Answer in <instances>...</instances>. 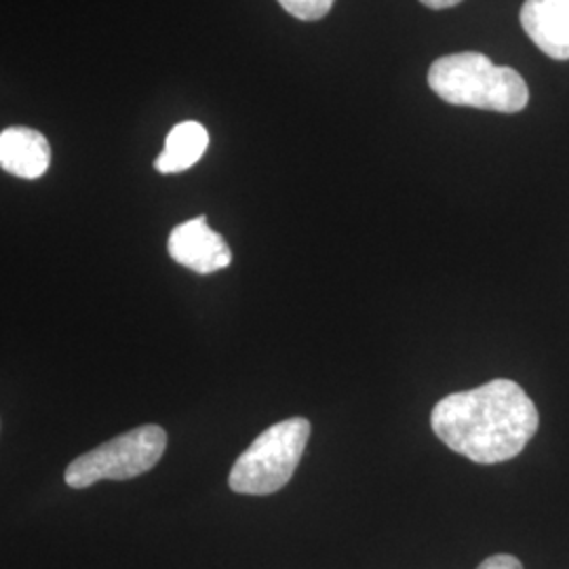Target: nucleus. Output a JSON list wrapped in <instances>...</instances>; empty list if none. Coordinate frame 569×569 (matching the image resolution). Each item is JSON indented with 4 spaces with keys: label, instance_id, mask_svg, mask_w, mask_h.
<instances>
[{
    "label": "nucleus",
    "instance_id": "nucleus-1",
    "mask_svg": "<svg viewBox=\"0 0 569 569\" xmlns=\"http://www.w3.org/2000/svg\"><path fill=\"white\" fill-rule=\"evenodd\" d=\"M430 425L451 451L477 465H500L526 449L540 416L523 388L500 378L441 399Z\"/></svg>",
    "mask_w": 569,
    "mask_h": 569
},
{
    "label": "nucleus",
    "instance_id": "nucleus-2",
    "mask_svg": "<svg viewBox=\"0 0 569 569\" xmlns=\"http://www.w3.org/2000/svg\"><path fill=\"white\" fill-rule=\"evenodd\" d=\"M428 84L451 106L515 114L529 103L528 84L517 70L496 66L488 56L475 51L435 61L428 70Z\"/></svg>",
    "mask_w": 569,
    "mask_h": 569
},
{
    "label": "nucleus",
    "instance_id": "nucleus-3",
    "mask_svg": "<svg viewBox=\"0 0 569 569\" xmlns=\"http://www.w3.org/2000/svg\"><path fill=\"white\" fill-rule=\"evenodd\" d=\"M310 437L306 418H289L266 428L230 470V489L244 496H270L284 488L305 456Z\"/></svg>",
    "mask_w": 569,
    "mask_h": 569
},
{
    "label": "nucleus",
    "instance_id": "nucleus-4",
    "mask_svg": "<svg viewBox=\"0 0 569 569\" xmlns=\"http://www.w3.org/2000/svg\"><path fill=\"white\" fill-rule=\"evenodd\" d=\"M167 449V432L157 425H143L106 441L79 456L66 468V483L72 489L91 488L98 481H127L157 467Z\"/></svg>",
    "mask_w": 569,
    "mask_h": 569
},
{
    "label": "nucleus",
    "instance_id": "nucleus-5",
    "mask_svg": "<svg viewBox=\"0 0 569 569\" xmlns=\"http://www.w3.org/2000/svg\"><path fill=\"white\" fill-rule=\"evenodd\" d=\"M167 249L173 262L199 274L224 270L232 262V251L224 237L209 228L204 216L176 226L169 234Z\"/></svg>",
    "mask_w": 569,
    "mask_h": 569
},
{
    "label": "nucleus",
    "instance_id": "nucleus-6",
    "mask_svg": "<svg viewBox=\"0 0 569 569\" xmlns=\"http://www.w3.org/2000/svg\"><path fill=\"white\" fill-rule=\"evenodd\" d=\"M521 26L542 53L569 60V0H526Z\"/></svg>",
    "mask_w": 569,
    "mask_h": 569
},
{
    "label": "nucleus",
    "instance_id": "nucleus-7",
    "mask_svg": "<svg viewBox=\"0 0 569 569\" xmlns=\"http://www.w3.org/2000/svg\"><path fill=\"white\" fill-rule=\"evenodd\" d=\"M51 164V146L41 131L9 127L0 133V167L21 180H39Z\"/></svg>",
    "mask_w": 569,
    "mask_h": 569
},
{
    "label": "nucleus",
    "instance_id": "nucleus-8",
    "mask_svg": "<svg viewBox=\"0 0 569 569\" xmlns=\"http://www.w3.org/2000/svg\"><path fill=\"white\" fill-rule=\"evenodd\" d=\"M207 146L209 133L201 122H180L169 131L163 152L157 157L154 167L159 173H182L203 159Z\"/></svg>",
    "mask_w": 569,
    "mask_h": 569
},
{
    "label": "nucleus",
    "instance_id": "nucleus-9",
    "mask_svg": "<svg viewBox=\"0 0 569 569\" xmlns=\"http://www.w3.org/2000/svg\"><path fill=\"white\" fill-rule=\"evenodd\" d=\"M336 0H279L284 11L298 20H323Z\"/></svg>",
    "mask_w": 569,
    "mask_h": 569
},
{
    "label": "nucleus",
    "instance_id": "nucleus-10",
    "mask_svg": "<svg viewBox=\"0 0 569 569\" xmlns=\"http://www.w3.org/2000/svg\"><path fill=\"white\" fill-rule=\"evenodd\" d=\"M477 569H523V566L512 555H493V557H488Z\"/></svg>",
    "mask_w": 569,
    "mask_h": 569
},
{
    "label": "nucleus",
    "instance_id": "nucleus-11",
    "mask_svg": "<svg viewBox=\"0 0 569 569\" xmlns=\"http://www.w3.org/2000/svg\"><path fill=\"white\" fill-rule=\"evenodd\" d=\"M428 9H449V7H456L460 4L462 0H420Z\"/></svg>",
    "mask_w": 569,
    "mask_h": 569
}]
</instances>
